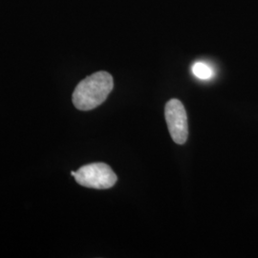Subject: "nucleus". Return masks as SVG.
<instances>
[{"mask_svg":"<svg viewBox=\"0 0 258 258\" xmlns=\"http://www.w3.org/2000/svg\"><path fill=\"white\" fill-rule=\"evenodd\" d=\"M114 87L113 78L105 71H100L85 78L75 89L72 101L79 110L95 109L105 102Z\"/></svg>","mask_w":258,"mask_h":258,"instance_id":"f257e3e1","label":"nucleus"},{"mask_svg":"<svg viewBox=\"0 0 258 258\" xmlns=\"http://www.w3.org/2000/svg\"><path fill=\"white\" fill-rule=\"evenodd\" d=\"M77 183L90 188L107 189L117 183L118 177L110 166L104 163H93L76 171Z\"/></svg>","mask_w":258,"mask_h":258,"instance_id":"f03ea898","label":"nucleus"},{"mask_svg":"<svg viewBox=\"0 0 258 258\" xmlns=\"http://www.w3.org/2000/svg\"><path fill=\"white\" fill-rule=\"evenodd\" d=\"M71 175H72V176L76 175V171H71Z\"/></svg>","mask_w":258,"mask_h":258,"instance_id":"39448f33","label":"nucleus"},{"mask_svg":"<svg viewBox=\"0 0 258 258\" xmlns=\"http://www.w3.org/2000/svg\"><path fill=\"white\" fill-rule=\"evenodd\" d=\"M165 117L172 140L178 145L185 144L188 137V124L183 103L177 99L168 101L165 107Z\"/></svg>","mask_w":258,"mask_h":258,"instance_id":"7ed1b4c3","label":"nucleus"},{"mask_svg":"<svg viewBox=\"0 0 258 258\" xmlns=\"http://www.w3.org/2000/svg\"><path fill=\"white\" fill-rule=\"evenodd\" d=\"M191 72L195 78L202 80V81L212 80L215 75L212 65H210L207 62H204V61L195 62L191 66Z\"/></svg>","mask_w":258,"mask_h":258,"instance_id":"20e7f679","label":"nucleus"}]
</instances>
